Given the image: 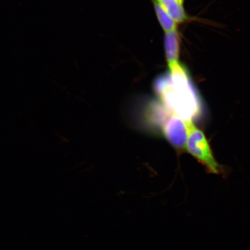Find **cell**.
<instances>
[{"label": "cell", "instance_id": "1", "mask_svg": "<svg viewBox=\"0 0 250 250\" xmlns=\"http://www.w3.org/2000/svg\"><path fill=\"white\" fill-rule=\"evenodd\" d=\"M157 81L156 89L165 107L186 122L199 116L201 103L186 68L176 62Z\"/></svg>", "mask_w": 250, "mask_h": 250}, {"label": "cell", "instance_id": "2", "mask_svg": "<svg viewBox=\"0 0 250 250\" xmlns=\"http://www.w3.org/2000/svg\"><path fill=\"white\" fill-rule=\"evenodd\" d=\"M188 137L186 149L207 168L209 173L220 174L222 167L214 158L205 134L198 129L193 121L187 122Z\"/></svg>", "mask_w": 250, "mask_h": 250}, {"label": "cell", "instance_id": "3", "mask_svg": "<svg viewBox=\"0 0 250 250\" xmlns=\"http://www.w3.org/2000/svg\"><path fill=\"white\" fill-rule=\"evenodd\" d=\"M164 135L175 148L186 149L188 137L187 122L172 113L163 125Z\"/></svg>", "mask_w": 250, "mask_h": 250}, {"label": "cell", "instance_id": "4", "mask_svg": "<svg viewBox=\"0 0 250 250\" xmlns=\"http://www.w3.org/2000/svg\"><path fill=\"white\" fill-rule=\"evenodd\" d=\"M154 2L160 6L177 24L188 20L183 2L181 0H154Z\"/></svg>", "mask_w": 250, "mask_h": 250}, {"label": "cell", "instance_id": "5", "mask_svg": "<svg viewBox=\"0 0 250 250\" xmlns=\"http://www.w3.org/2000/svg\"><path fill=\"white\" fill-rule=\"evenodd\" d=\"M165 49L168 66L179 62L180 38L177 30L165 33Z\"/></svg>", "mask_w": 250, "mask_h": 250}, {"label": "cell", "instance_id": "6", "mask_svg": "<svg viewBox=\"0 0 250 250\" xmlns=\"http://www.w3.org/2000/svg\"><path fill=\"white\" fill-rule=\"evenodd\" d=\"M154 4L156 17L165 33L177 30L178 24L176 21L158 4L154 2Z\"/></svg>", "mask_w": 250, "mask_h": 250}, {"label": "cell", "instance_id": "7", "mask_svg": "<svg viewBox=\"0 0 250 250\" xmlns=\"http://www.w3.org/2000/svg\"><path fill=\"white\" fill-rule=\"evenodd\" d=\"M181 1H182L183 2V0H181Z\"/></svg>", "mask_w": 250, "mask_h": 250}]
</instances>
